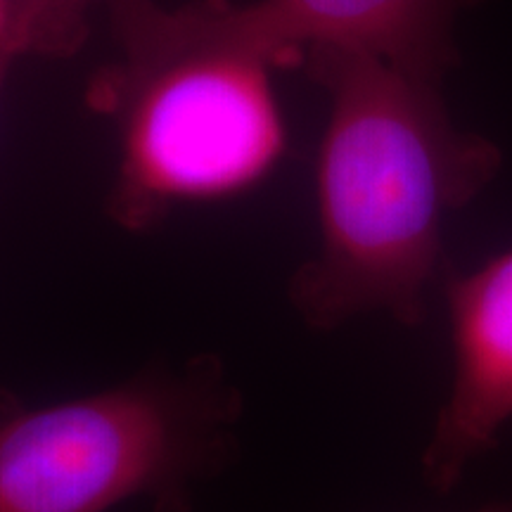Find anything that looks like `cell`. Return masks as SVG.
<instances>
[{
  "label": "cell",
  "mask_w": 512,
  "mask_h": 512,
  "mask_svg": "<svg viewBox=\"0 0 512 512\" xmlns=\"http://www.w3.org/2000/svg\"><path fill=\"white\" fill-rule=\"evenodd\" d=\"M302 64L330 112L316 166L320 247L292 275V306L316 330L370 311L418 325L444 223L491 183L501 152L453 124L439 79L347 50H309Z\"/></svg>",
  "instance_id": "1"
},
{
  "label": "cell",
  "mask_w": 512,
  "mask_h": 512,
  "mask_svg": "<svg viewBox=\"0 0 512 512\" xmlns=\"http://www.w3.org/2000/svg\"><path fill=\"white\" fill-rule=\"evenodd\" d=\"M121 50L91 86V105L119 128L107 207L121 228L147 230L178 204L228 200L273 174L287 124L266 50L216 27L200 3L159 8Z\"/></svg>",
  "instance_id": "2"
},
{
  "label": "cell",
  "mask_w": 512,
  "mask_h": 512,
  "mask_svg": "<svg viewBox=\"0 0 512 512\" xmlns=\"http://www.w3.org/2000/svg\"><path fill=\"white\" fill-rule=\"evenodd\" d=\"M242 403L216 356L31 411L0 394V512H192L195 484L238 458Z\"/></svg>",
  "instance_id": "3"
},
{
  "label": "cell",
  "mask_w": 512,
  "mask_h": 512,
  "mask_svg": "<svg viewBox=\"0 0 512 512\" xmlns=\"http://www.w3.org/2000/svg\"><path fill=\"white\" fill-rule=\"evenodd\" d=\"M204 15L278 62L302 64L309 50L373 55L439 79L456 62L453 24L475 0H200Z\"/></svg>",
  "instance_id": "4"
},
{
  "label": "cell",
  "mask_w": 512,
  "mask_h": 512,
  "mask_svg": "<svg viewBox=\"0 0 512 512\" xmlns=\"http://www.w3.org/2000/svg\"><path fill=\"white\" fill-rule=\"evenodd\" d=\"M453 382L422 453L439 494L456 486L512 420V249L448 278Z\"/></svg>",
  "instance_id": "5"
},
{
  "label": "cell",
  "mask_w": 512,
  "mask_h": 512,
  "mask_svg": "<svg viewBox=\"0 0 512 512\" xmlns=\"http://www.w3.org/2000/svg\"><path fill=\"white\" fill-rule=\"evenodd\" d=\"M105 0H12L10 46L17 55L72 57L91 34Z\"/></svg>",
  "instance_id": "6"
},
{
  "label": "cell",
  "mask_w": 512,
  "mask_h": 512,
  "mask_svg": "<svg viewBox=\"0 0 512 512\" xmlns=\"http://www.w3.org/2000/svg\"><path fill=\"white\" fill-rule=\"evenodd\" d=\"M105 8L110 10L114 34L121 46H126L150 24L162 5H157V0H105Z\"/></svg>",
  "instance_id": "7"
},
{
  "label": "cell",
  "mask_w": 512,
  "mask_h": 512,
  "mask_svg": "<svg viewBox=\"0 0 512 512\" xmlns=\"http://www.w3.org/2000/svg\"><path fill=\"white\" fill-rule=\"evenodd\" d=\"M10 24H12V0H0V46H10Z\"/></svg>",
  "instance_id": "8"
},
{
  "label": "cell",
  "mask_w": 512,
  "mask_h": 512,
  "mask_svg": "<svg viewBox=\"0 0 512 512\" xmlns=\"http://www.w3.org/2000/svg\"><path fill=\"white\" fill-rule=\"evenodd\" d=\"M15 57L17 53L10 46H0V91H3V83L8 79L10 64L15 62Z\"/></svg>",
  "instance_id": "9"
},
{
  "label": "cell",
  "mask_w": 512,
  "mask_h": 512,
  "mask_svg": "<svg viewBox=\"0 0 512 512\" xmlns=\"http://www.w3.org/2000/svg\"><path fill=\"white\" fill-rule=\"evenodd\" d=\"M477 512H512V501H505V503H494V505H486V508L477 510Z\"/></svg>",
  "instance_id": "10"
}]
</instances>
